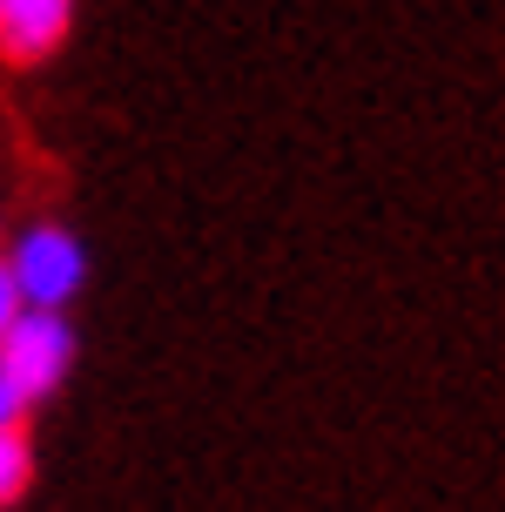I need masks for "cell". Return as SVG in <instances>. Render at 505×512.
<instances>
[{
    "mask_svg": "<svg viewBox=\"0 0 505 512\" xmlns=\"http://www.w3.org/2000/svg\"><path fill=\"white\" fill-rule=\"evenodd\" d=\"M21 283H14V263H0V337L14 331V317H21Z\"/></svg>",
    "mask_w": 505,
    "mask_h": 512,
    "instance_id": "5",
    "label": "cell"
},
{
    "mask_svg": "<svg viewBox=\"0 0 505 512\" xmlns=\"http://www.w3.org/2000/svg\"><path fill=\"white\" fill-rule=\"evenodd\" d=\"M27 438L21 432H0V506H14L21 499V486H27Z\"/></svg>",
    "mask_w": 505,
    "mask_h": 512,
    "instance_id": "4",
    "label": "cell"
},
{
    "mask_svg": "<svg viewBox=\"0 0 505 512\" xmlns=\"http://www.w3.org/2000/svg\"><path fill=\"white\" fill-rule=\"evenodd\" d=\"M21 411H27V391L0 371V432H21Z\"/></svg>",
    "mask_w": 505,
    "mask_h": 512,
    "instance_id": "6",
    "label": "cell"
},
{
    "mask_svg": "<svg viewBox=\"0 0 505 512\" xmlns=\"http://www.w3.org/2000/svg\"><path fill=\"white\" fill-rule=\"evenodd\" d=\"M68 358H75V337L61 324V310H21L14 331L0 337V371L21 384L27 398L54 391L61 371H68Z\"/></svg>",
    "mask_w": 505,
    "mask_h": 512,
    "instance_id": "1",
    "label": "cell"
},
{
    "mask_svg": "<svg viewBox=\"0 0 505 512\" xmlns=\"http://www.w3.org/2000/svg\"><path fill=\"white\" fill-rule=\"evenodd\" d=\"M81 277H88V263H81V243L68 230L41 223L14 243V283H21L27 310H61L81 290Z\"/></svg>",
    "mask_w": 505,
    "mask_h": 512,
    "instance_id": "2",
    "label": "cell"
},
{
    "mask_svg": "<svg viewBox=\"0 0 505 512\" xmlns=\"http://www.w3.org/2000/svg\"><path fill=\"white\" fill-rule=\"evenodd\" d=\"M68 21H75V0H0V54L14 68H34L68 41Z\"/></svg>",
    "mask_w": 505,
    "mask_h": 512,
    "instance_id": "3",
    "label": "cell"
}]
</instances>
